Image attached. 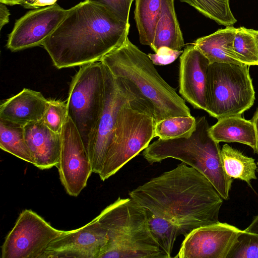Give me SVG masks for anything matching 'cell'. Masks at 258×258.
Wrapping results in <instances>:
<instances>
[{"mask_svg":"<svg viewBox=\"0 0 258 258\" xmlns=\"http://www.w3.org/2000/svg\"><path fill=\"white\" fill-rule=\"evenodd\" d=\"M129 196L146 210L172 223L184 237L195 229L218 223L223 204L211 182L183 162Z\"/></svg>","mask_w":258,"mask_h":258,"instance_id":"cell-1","label":"cell"},{"mask_svg":"<svg viewBox=\"0 0 258 258\" xmlns=\"http://www.w3.org/2000/svg\"><path fill=\"white\" fill-rule=\"evenodd\" d=\"M130 23L85 0L71 9L42 44L58 69L99 61L128 38Z\"/></svg>","mask_w":258,"mask_h":258,"instance_id":"cell-2","label":"cell"},{"mask_svg":"<svg viewBox=\"0 0 258 258\" xmlns=\"http://www.w3.org/2000/svg\"><path fill=\"white\" fill-rule=\"evenodd\" d=\"M100 61L124 84L156 123L171 117L191 115L184 99L161 77L148 55L128 38Z\"/></svg>","mask_w":258,"mask_h":258,"instance_id":"cell-3","label":"cell"},{"mask_svg":"<svg viewBox=\"0 0 258 258\" xmlns=\"http://www.w3.org/2000/svg\"><path fill=\"white\" fill-rule=\"evenodd\" d=\"M107 241L98 258H169L151 232L146 210L118 198L97 216Z\"/></svg>","mask_w":258,"mask_h":258,"instance_id":"cell-4","label":"cell"},{"mask_svg":"<svg viewBox=\"0 0 258 258\" xmlns=\"http://www.w3.org/2000/svg\"><path fill=\"white\" fill-rule=\"evenodd\" d=\"M196 120V128L189 137L158 139L144 150L143 156L150 164L168 158L182 161L204 175L223 199L228 200L232 179L225 171L219 143L211 136L205 116Z\"/></svg>","mask_w":258,"mask_h":258,"instance_id":"cell-5","label":"cell"},{"mask_svg":"<svg viewBox=\"0 0 258 258\" xmlns=\"http://www.w3.org/2000/svg\"><path fill=\"white\" fill-rule=\"evenodd\" d=\"M249 66L210 63L207 78L206 111L218 120L241 115L253 104L255 92Z\"/></svg>","mask_w":258,"mask_h":258,"instance_id":"cell-6","label":"cell"},{"mask_svg":"<svg viewBox=\"0 0 258 258\" xmlns=\"http://www.w3.org/2000/svg\"><path fill=\"white\" fill-rule=\"evenodd\" d=\"M155 124L154 117L135 99L121 108L99 174L102 181L116 173L149 146L155 137Z\"/></svg>","mask_w":258,"mask_h":258,"instance_id":"cell-7","label":"cell"},{"mask_svg":"<svg viewBox=\"0 0 258 258\" xmlns=\"http://www.w3.org/2000/svg\"><path fill=\"white\" fill-rule=\"evenodd\" d=\"M104 89L103 67L100 61L81 66L71 82L66 102L68 116L86 150L102 111Z\"/></svg>","mask_w":258,"mask_h":258,"instance_id":"cell-8","label":"cell"},{"mask_svg":"<svg viewBox=\"0 0 258 258\" xmlns=\"http://www.w3.org/2000/svg\"><path fill=\"white\" fill-rule=\"evenodd\" d=\"M102 64L104 76L103 106L87 148L92 172L98 174L112 141L120 109L127 102L135 99L124 84Z\"/></svg>","mask_w":258,"mask_h":258,"instance_id":"cell-9","label":"cell"},{"mask_svg":"<svg viewBox=\"0 0 258 258\" xmlns=\"http://www.w3.org/2000/svg\"><path fill=\"white\" fill-rule=\"evenodd\" d=\"M31 210L19 215L1 247L2 258H40L48 244L65 232Z\"/></svg>","mask_w":258,"mask_h":258,"instance_id":"cell-10","label":"cell"},{"mask_svg":"<svg viewBox=\"0 0 258 258\" xmlns=\"http://www.w3.org/2000/svg\"><path fill=\"white\" fill-rule=\"evenodd\" d=\"M61 149L57 165L66 192L77 197L86 187L92 165L81 136L68 116L61 132Z\"/></svg>","mask_w":258,"mask_h":258,"instance_id":"cell-11","label":"cell"},{"mask_svg":"<svg viewBox=\"0 0 258 258\" xmlns=\"http://www.w3.org/2000/svg\"><path fill=\"white\" fill-rule=\"evenodd\" d=\"M68 12L56 3L28 11L16 21L9 35L7 48L14 52L42 45Z\"/></svg>","mask_w":258,"mask_h":258,"instance_id":"cell-12","label":"cell"},{"mask_svg":"<svg viewBox=\"0 0 258 258\" xmlns=\"http://www.w3.org/2000/svg\"><path fill=\"white\" fill-rule=\"evenodd\" d=\"M242 230L225 223L197 228L183 241L176 258H227Z\"/></svg>","mask_w":258,"mask_h":258,"instance_id":"cell-13","label":"cell"},{"mask_svg":"<svg viewBox=\"0 0 258 258\" xmlns=\"http://www.w3.org/2000/svg\"><path fill=\"white\" fill-rule=\"evenodd\" d=\"M107 241L97 217L85 225L53 239L40 258H98Z\"/></svg>","mask_w":258,"mask_h":258,"instance_id":"cell-14","label":"cell"},{"mask_svg":"<svg viewBox=\"0 0 258 258\" xmlns=\"http://www.w3.org/2000/svg\"><path fill=\"white\" fill-rule=\"evenodd\" d=\"M209 61L192 43L180 56L179 92L194 108L206 111L207 78Z\"/></svg>","mask_w":258,"mask_h":258,"instance_id":"cell-15","label":"cell"},{"mask_svg":"<svg viewBox=\"0 0 258 258\" xmlns=\"http://www.w3.org/2000/svg\"><path fill=\"white\" fill-rule=\"evenodd\" d=\"M24 130L35 166L41 170L56 167L60 153L61 134L50 130L42 120L24 125Z\"/></svg>","mask_w":258,"mask_h":258,"instance_id":"cell-16","label":"cell"},{"mask_svg":"<svg viewBox=\"0 0 258 258\" xmlns=\"http://www.w3.org/2000/svg\"><path fill=\"white\" fill-rule=\"evenodd\" d=\"M48 103L40 92L24 88L1 103L0 119L24 126L42 120Z\"/></svg>","mask_w":258,"mask_h":258,"instance_id":"cell-17","label":"cell"},{"mask_svg":"<svg viewBox=\"0 0 258 258\" xmlns=\"http://www.w3.org/2000/svg\"><path fill=\"white\" fill-rule=\"evenodd\" d=\"M236 28L227 26L213 33L197 39L192 44L207 57L210 63L225 62L243 64L237 58L233 48Z\"/></svg>","mask_w":258,"mask_h":258,"instance_id":"cell-18","label":"cell"},{"mask_svg":"<svg viewBox=\"0 0 258 258\" xmlns=\"http://www.w3.org/2000/svg\"><path fill=\"white\" fill-rule=\"evenodd\" d=\"M184 46V39L177 19L174 0H161L154 39L150 47L156 52L162 46L181 50Z\"/></svg>","mask_w":258,"mask_h":258,"instance_id":"cell-19","label":"cell"},{"mask_svg":"<svg viewBox=\"0 0 258 258\" xmlns=\"http://www.w3.org/2000/svg\"><path fill=\"white\" fill-rule=\"evenodd\" d=\"M210 133L218 143L237 142L249 146L253 150L256 148V135L251 120H246L241 115L229 116L218 120L210 127Z\"/></svg>","mask_w":258,"mask_h":258,"instance_id":"cell-20","label":"cell"},{"mask_svg":"<svg viewBox=\"0 0 258 258\" xmlns=\"http://www.w3.org/2000/svg\"><path fill=\"white\" fill-rule=\"evenodd\" d=\"M135 20L139 40L151 47L161 11V0H135Z\"/></svg>","mask_w":258,"mask_h":258,"instance_id":"cell-21","label":"cell"},{"mask_svg":"<svg viewBox=\"0 0 258 258\" xmlns=\"http://www.w3.org/2000/svg\"><path fill=\"white\" fill-rule=\"evenodd\" d=\"M221 154L224 168L231 178L240 179L251 186V180L256 179L257 169L254 159L244 155L227 144L223 146Z\"/></svg>","mask_w":258,"mask_h":258,"instance_id":"cell-22","label":"cell"},{"mask_svg":"<svg viewBox=\"0 0 258 258\" xmlns=\"http://www.w3.org/2000/svg\"><path fill=\"white\" fill-rule=\"evenodd\" d=\"M0 148L3 151L35 165L25 141L23 126L0 119Z\"/></svg>","mask_w":258,"mask_h":258,"instance_id":"cell-23","label":"cell"},{"mask_svg":"<svg viewBox=\"0 0 258 258\" xmlns=\"http://www.w3.org/2000/svg\"><path fill=\"white\" fill-rule=\"evenodd\" d=\"M233 48L241 63L258 66V30L244 27L236 28Z\"/></svg>","mask_w":258,"mask_h":258,"instance_id":"cell-24","label":"cell"},{"mask_svg":"<svg viewBox=\"0 0 258 258\" xmlns=\"http://www.w3.org/2000/svg\"><path fill=\"white\" fill-rule=\"evenodd\" d=\"M194 7L199 12L226 27L232 26L237 20L232 13L229 0H179Z\"/></svg>","mask_w":258,"mask_h":258,"instance_id":"cell-25","label":"cell"},{"mask_svg":"<svg viewBox=\"0 0 258 258\" xmlns=\"http://www.w3.org/2000/svg\"><path fill=\"white\" fill-rule=\"evenodd\" d=\"M196 118L192 116H176L156 123L155 137L162 140L189 137L196 127Z\"/></svg>","mask_w":258,"mask_h":258,"instance_id":"cell-26","label":"cell"},{"mask_svg":"<svg viewBox=\"0 0 258 258\" xmlns=\"http://www.w3.org/2000/svg\"><path fill=\"white\" fill-rule=\"evenodd\" d=\"M146 211L151 233L161 249L170 258L174 242L177 237L180 236L178 228L166 220Z\"/></svg>","mask_w":258,"mask_h":258,"instance_id":"cell-27","label":"cell"},{"mask_svg":"<svg viewBox=\"0 0 258 258\" xmlns=\"http://www.w3.org/2000/svg\"><path fill=\"white\" fill-rule=\"evenodd\" d=\"M227 258H258V233L242 230Z\"/></svg>","mask_w":258,"mask_h":258,"instance_id":"cell-28","label":"cell"},{"mask_svg":"<svg viewBox=\"0 0 258 258\" xmlns=\"http://www.w3.org/2000/svg\"><path fill=\"white\" fill-rule=\"evenodd\" d=\"M68 116L67 103L60 100L49 99V103L42 120L50 130L61 134Z\"/></svg>","mask_w":258,"mask_h":258,"instance_id":"cell-29","label":"cell"},{"mask_svg":"<svg viewBox=\"0 0 258 258\" xmlns=\"http://www.w3.org/2000/svg\"><path fill=\"white\" fill-rule=\"evenodd\" d=\"M102 5L121 21L129 23V15L134 0H87Z\"/></svg>","mask_w":258,"mask_h":258,"instance_id":"cell-30","label":"cell"},{"mask_svg":"<svg viewBox=\"0 0 258 258\" xmlns=\"http://www.w3.org/2000/svg\"><path fill=\"white\" fill-rule=\"evenodd\" d=\"M182 52V50H177L167 46H162L155 53H148L147 55L154 65L163 66L173 62Z\"/></svg>","mask_w":258,"mask_h":258,"instance_id":"cell-31","label":"cell"},{"mask_svg":"<svg viewBox=\"0 0 258 258\" xmlns=\"http://www.w3.org/2000/svg\"><path fill=\"white\" fill-rule=\"evenodd\" d=\"M57 0H23L21 6L25 9H36L56 4Z\"/></svg>","mask_w":258,"mask_h":258,"instance_id":"cell-32","label":"cell"},{"mask_svg":"<svg viewBox=\"0 0 258 258\" xmlns=\"http://www.w3.org/2000/svg\"><path fill=\"white\" fill-rule=\"evenodd\" d=\"M10 13L5 4L0 3V30L9 22Z\"/></svg>","mask_w":258,"mask_h":258,"instance_id":"cell-33","label":"cell"},{"mask_svg":"<svg viewBox=\"0 0 258 258\" xmlns=\"http://www.w3.org/2000/svg\"><path fill=\"white\" fill-rule=\"evenodd\" d=\"M244 230L248 232L258 233V215L254 217L250 224Z\"/></svg>","mask_w":258,"mask_h":258,"instance_id":"cell-34","label":"cell"},{"mask_svg":"<svg viewBox=\"0 0 258 258\" xmlns=\"http://www.w3.org/2000/svg\"><path fill=\"white\" fill-rule=\"evenodd\" d=\"M251 121L252 122L255 127L256 135V148L255 152L258 154V108L255 112Z\"/></svg>","mask_w":258,"mask_h":258,"instance_id":"cell-35","label":"cell"},{"mask_svg":"<svg viewBox=\"0 0 258 258\" xmlns=\"http://www.w3.org/2000/svg\"><path fill=\"white\" fill-rule=\"evenodd\" d=\"M23 0H0V3L9 6L21 5Z\"/></svg>","mask_w":258,"mask_h":258,"instance_id":"cell-36","label":"cell"},{"mask_svg":"<svg viewBox=\"0 0 258 258\" xmlns=\"http://www.w3.org/2000/svg\"><path fill=\"white\" fill-rule=\"evenodd\" d=\"M257 165H258V162H257ZM257 172H258V169L257 170Z\"/></svg>","mask_w":258,"mask_h":258,"instance_id":"cell-37","label":"cell"}]
</instances>
